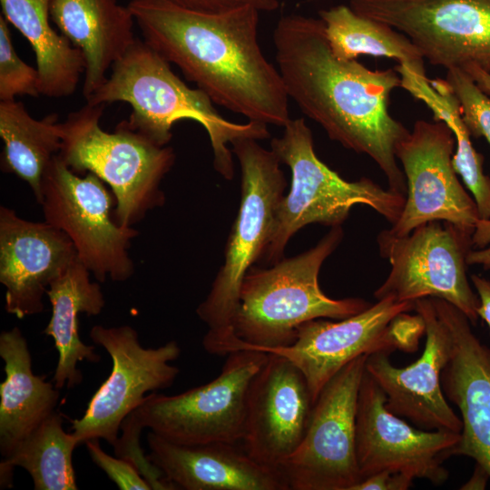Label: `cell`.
Here are the masks:
<instances>
[{"instance_id": "1", "label": "cell", "mask_w": 490, "mask_h": 490, "mask_svg": "<svg viewBox=\"0 0 490 490\" xmlns=\"http://www.w3.org/2000/svg\"><path fill=\"white\" fill-rule=\"evenodd\" d=\"M272 39L289 98L329 139L369 156L387 177L388 189L406 196L395 148L410 132L387 109L390 93L401 87L397 70H370L356 59L336 58L319 17L283 15Z\"/></svg>"}, {"instance_id": "2", "label": "cell", "mask_w": 490, "mask_h": 490, "mask_svg": "<svg viewBox=\"0 0 490 490\" xmlns=\"http://www.w3.org/2000/svg\"><path fill=\"white\" fill-rule=\"evenodd\" d=\"M128 6L143 41L214 104L267 125L284 127L291 119L281 74L259 44L258 9L206 13L173 0H131Z\"/></svg>"}, {"instance_id": "3", "label": "cell", "mask_w": 490, "mask_h": 490, "mask_svg": "<svg viewBox=\"0 0 490 490\" xmlns=\"http://www.w3.org/2000/svg\"><path fill=\"white\" fill-rule=\"evenodd\" d=\"M170 64L147 43L136 38L86 103H129L132 113L125 124L160 146H166L171 141L172 129L177 122H197L209 136L215 170L226 180H231L234 162L229 145L241 138H269L268 125L253 121L244 123L228 121L207 94L188 86Z\"/></svg>"}, {"instance_id": "4", "label": "cell", "mask_w": 490, "mask_h": 490, "mask_svg": "<svg viewBox=\"0 0 490 490\" xmlns=\"http://www.w3.org/2000/svg\"><path fill=\"white\" fill-rule=\"evenodd\" d=\"M258 141L241 138L230 144L240 167V204L226 244L224 262L208 296L196 309L208 326L202 346L215 356L227 357L242 349L243 342L233 328L240 286L270 241L287 186L279 157Z\"/></svg>"}, {"instance_id": "5", "label": "cell", "mask_w": 490, "mask_h": 490, "mask_svg": "<svg viewBox=\"0 0 490 490\" xmlns=\"http://www.w3.org/2000/svg\"><path fill=\"white\" fill-rule=\"evenodd\" d=\"M342 239L341 226L331 227L311 249L270 268L249 270L233 319L244 349L267 352L289 346L301 324L316 318L343 319L371 305L359 298L331 299L320 289L321 266Z\"/></svg>"}, {"instance_id": "6", "label": "cell", "mask_w": 490, "mask_h": 490, "mask_svg": "<svg viewBox=\"0 0 490 490\" xmlns=\"http://www.w3.org/2000/svg\"><path fill=\"white\" fill-rule=\"evenodd\" d=\"M271 150L291 172L290 189L279 206L270 241L260 262L273 265L284 257L290 238L309 224L341 226L356 205L376 211L392 225L398 220L406 196L384 189L368 178L348 181L317 156L311 130L302 118L290 119Z\"/></svg>"}, {"instance_id": "7", "label": "cell", "mask_w": 490, "mask_h": 490, "mask_svg": "<svg viewBox=\"0 0 490 490\" xmlns=\"http://www.w3.org/2000/svg\"><path fill=\"white\" fill-rule=\"evenodd\" d=\"M105 105L87 103L62 122L58 153L75 173L93 172L111 188L115 221L133 227L147 212L165 201L160 185L171 171L175 154L129 128L124 121L113 132L100 125Z\"/></svg>"}, {"instance_id": "8", "label": "cell", "mask_w": 490, "mask_h": 490, "mask_svg": "<svg viewBox=\"0 0 490 490\" xmlns=\"http://www.w3.org/2000/svg\"><path fill=\"white\" fill-rule=\"evenodd\" d=\"M268 353L241 349L230 353L213 380L183 393L151 392L122 422L121 429L141 434L149 428L180 445L240 443L250 382Z\"/></svg>"}, {"instance_id": "9", "label": "cell", "mask_w": 490, "mask_h": 490, "mask_svg": "<svg viewBox=\"0 0 490 490\" xmlns=\"http://www.w3.org/2000/svg\"><path fill=\"white\" fill-rule=\"evenodd\" d=\"M414 308L415 301L386 298L338 321L312 319L298 328L291 345L266 353L285 357L302 372L314 404L325 385L358 357L416 351L425 323L418 314H407Z\"/></svg>"}, {"instance_id": "10", "label": "cell", "mask_w": 490, "mask_h": 490, "mask_svg": "<svg viewBox=\"0 0 490 490\" xmlns=\"http://www.w3.org/2000/svg\"><path fill=\"white\" fill-rule=\"evenodd\" d=\"M94 173L80 177L56 154L42 182L44 221L63 230L72 240L78 260L99 282L107 278L123 282L134 273L129 255L133 227L119 225L111 210L116 201Z\"/></svg>"}, {"instance_id": "11", "label": "cell", "mask_w": 490, "mask_h": 490, "mask_svg": "<svg viewBox=\"0 0 490 490\" xmlns=\"http://www.w3.org/2000/svg\"><path fill=\"white\" fill-rule=\"evenodd\" d=\"M377 241L381 257L390 264L387 279L374 292L377 300L438 298L460 309L471 323H476L479 298L466 276V255L473 245L471 233L450 222L434 220L401 237L383 230Z\"/></svg>"}, {"instance_id": "12", "label": "cell", "mask_w": 490, "mask_h": 490, "mask_svg": "<svg viewBox=\"0 0 490 490\" xmlns=\"http://www.w3.org/2000/svg\"><path fill=\"white\" fill-rule=\"evenodd\" d=\"M367 357L348 363L320 391L300 444L279 469L288 490H351L361 480L356 414Z\"/></svg>"}, {"instance_id": "13", "label": "cell", "mask_w": 490, "mask_h": 490, "mask_svg": "<svg viewBox=\"0 0 490 490\" xmlns=\"http://www.w3.org/2000/svg\"><path fill=\"white\" fill-rule=\"evenodd\" d=\"M89 336L109 354L112 369L83 416L72 421V432L80 444L103 439L114 446L123 420L140 406L146 393L173 384L180 369L170 362L180 357L181 348L175 340L158 348H144L137 331L128 325H95Z\"/></svg>"}, {"instance_id": "14", "label": "cell", "mask_w": 490, "mask_h": 490, "mask_svg": "<svg viewBox=\"0 0 490 490\" xmlns=\"http://www.w3.org/2000/svg\"><path fill=\"white\" fill-rule=\"evenodd\" d=\"M355 13L409 38L433 65L490 73V0H349Z\"/></svg>"}, {"instance_id": "15", "label": "cell", "mask_w": 490, "mask_h": 490, "mask_svg": "<svg viewBox=\"0 0 490 490\" xmlns=\"http://www.w3.org/2000/svg\"><path fill=\"white\" fill-rule=\"evenodd\" d=\"M455 137L440 121L417 120L395 154L407 181L403 211L388 231L397 237L434 220L450 222L473 235L479 213L453 167Z\"/></svg>"}, {"instance_id": "16", "label": "cell", "mask_w": 490, "mask_h": 490, "mask_svg": "<svg viewBox=\"0 0 490 490\" xmlns=\"http://www.w3.org/2000/svg\"><path fill=\"white\" fill-rule=\"evenodd\" d=\"M460 439V433L421 429L389 411L384 392L365 370L356 414V452L361 480L391 470L439 485L449 475L443 464L454 456Z\"/></svg>"}, {"instance_id": "17", "label": "cell", "mask_w": 490, "mask_h": 490, "mask_svg": "<svg viewBox=\"0 0 490 490\" xmlns=\"http://www.w3.org/2000/svg\"><path fill=\"white\" fill-rule=\"evenodd\" d=\"M414 310L425 323L426 341L420 358L406 368H397L389 354L375 353L367 357L365 370L382 389L386 407L395 415L421 429L461 433V418L441 387V374L452 349L450 330L432 298L415 300Z\"/></svg>"}, {"instance_id": "18", "label": "cell", "mask_w": 490, "mask_h": 490, "mask_svg": "<svg viewBox=\"0 0 490 490\" xmlns=\"http://www.w3.org/2000/svg\"><path fill=\"white\" fill-rule=\"evenodd\" d=\"M313 405L302 372L285 357L268 353L249 387L242 447L279 470L300 444Z\"/></svg>"}, {"instance_id": "19", "label": "cell", "mask_w": 490, "mask_h": 490, "mask_svg": "<svg viewBox=\"0 0 490 490\" xmlns=\"http://www.w3.org/2000/svg\"><path fill=\"white\" fill-rule=\"evenodd\" d=\"M77 259L63 230L0 207V282L7 313L18 318L41 313L49 285Z\"/></svg>"}, {"instance_id": "20", "label": "cell", "mask_w": 490, "mask_h": 490, "mask_svg": "<svg viewBox=\"0 0 490 490\" xmlns=\"http://www.w3.org/2000/svg\"><path fill=\"white\" fill-rule=\"evenodd\" d=\"M432 300L452 336L441 387L446 398L457 407L462 421L454 456L473 458L490 477V348L474 334L460 309L442 299Z\"/></svg>"}, {"instance_id": "21", "label": "cell", "mask_w": 490, "mask_h": 490, "mask_svg": "<svg viewBox=\"0 0 490 490\" xmlns=\"http://www.w3.org/2000/svg\"><path fill=\"white\" fill-rule=\"evenodd\" d=\"M148 460L174 489L288 490L277 469L260 465L240 443L180 445L150 431Z\"/></svg>"}, {"instance_id": "22", "label": "cell", "mask_w": 490, "mask_h": 490, "mask_svg": "<svg viewBox=\"0 0 490 490\" xmlns=\"http://www.w3.org/2000/svg\"><path fill=\"white\" fill-rule=\"evenodd\" d=\"M51 20L84 60L83 95L87 100L134 43V17L117 0H52Z\"/></svg>"}, {"instance_id": "23", "label": "cell", "mask_w": 490, "mask_h": 490, "mask_svg": "<svg viewBox=\"0 0 490 490\" xmlns=\"http://www.w3.org/2000/svg\"><path fill=\"white\" fill-rule=\"evenodd\" d=\"M0 357L5 374L0 384V452L5 459L56 411L60 393L34 374L28 344L19 328L1 332Z\"/></svg>"}, {"instance_id": "24", "label": "cell", "mask_w": 490, "mask_h": 490, "mask_svg": "<svg viewBox=\"0 0 490 490\" xmlns=\"http://www.w3.org/2000/svg\"><path fill=\"white\" fill-rule=\"evenodd\" d=\"M46 295L52 315L44 333L54 339L58 351V362L54 374L56 388L79 385L83 376L77 365L88 360L96 363L99 355L94 346L84 344L79 336V314H100L105 299L97 282L91 280V272L77 259L58 278L51 282Z\"/></svg>"}, {"instance_id": "25", "label": "cell", "mask_w": 490, "mask_h": 490, "mask_svg": "<svg viewBox=\"0 0 490 490\" xmlns=\"http://www.w3.org/2000/svg\"><path fill=\"white\" fill-rule=\"evenodd\" d=\"M52 0H0L2 15L30 43L39 74L38 89L51 98L74 93L84 73L80 49L51 25Z\"/></svg>"}, {"instance_id": "26", "label": "cell", "mask_w": 490, "mask_h": 490, "mask_svg": "<svg viewBox=\"0 0 490 490\" xmlns=\"http://www.w3.org/2000/svg\"><path fill=\"white\" fill-rule=\"evenodd\" d=\"M0 136L3 170L27 182L39 202L44 174L62 146L63 127L57 114L37 120L23 103L1 101Z\"/></svg>"}, {"instance_id": "27", "label": "cell", "mask_w": 490, "mask_h": 490, "mask_svg": "<svg viewBox=\"0 0 490 490\" xmlns=\"http://www.w3.org/2000/svg\"><path fill=\"white\" fill-rule=\"evenodd\" d=\"M333 55L354 60L360 55L387 57L419 76H426L424 58L407 36L388 24L338 5L318 11Z\"/></svg>"}, {"instance_id": "28", "label": "cell", "mask_w": 490, "mask_h": 490, "mask_svg": "<svg viewBox=\"0 0 490 490\" xmlns=\"http://www.w3.org/2000/svg\"><path fill=\"white\" fill-rule=\"evenodd\" d=\"M396 70L401 78V87L432 111L434 121L444 122L451 129L456 141L453 167L473 194L480 219H490V177L483 172L484 157L472 144L470 132L462 119L459 102L447 83L416 75L400 64Z\"/></svg>"}, {"instance_id": "29", "label": "cell", "mask_w": 490, "mask_h": 490, "mask_svg": "<svg viewBox=\"0 0 490 490\" xmlns=\"http://www.w3.org/2000/svg\"><path fill=\"white\" fill-rule=\"evenodd\" d=\"M57 411L50 415L1 462L2 468H24L35 490H76L73 452L80 444L74 433L63 427Z\"/></svg>"}, {"instance_id": "30", "label": "cell", "mask_w": 490, "mask_h": 490, "mask_svg": "<svg viewBox=\"0 0 490 490\" xmlns=\"http://www.w3.org/2000/svg\"><path fill=\"white\" fill-rule=\"evenodd\" d=\"M7 20L0 15V101L15 100L16 95L37 97V69L25 64L16 54Z\"/></svg>"}, {"instance_id": "31", "label": "cell", "mask_w": 490, "mask_h": 490, "mask_svg": "<svg viewBox=\"0 0 490 490\" xmlns=\"http://www.w3.org/2000/svg\"><path fill=\"white\" fill-rule=\"evenodd\" d=\"M446 82L460 104L461 115L470 135L485 137L490 145V97L459 67L446 70Z\"/></svg>"}, {"instance_id": "32", "label": "cell", "mask_w": 490, "mask_h": 490, "mask_svg": "<svg viewBox=\"0 0 490 490\" xmlns=\"http://www.w3.org/2000/svg\"><path fill=\"white\" fill-rule=\"evenodd\" d=\"M86 449L92 461L122 490H151L149 482L130 461L122 457H113L105 453L99 439L87 440Z\"/></svg>"}, {"instance_id": "33", "label": "cell", "mask_w": 490, "mask_h": 490, "mask_svg": "<svg viewBox=\"0 0 490 490\" xmlns=\"http://www.w3.org/2000/svg\"><path fill=\"white\" fill-rule=\"evenodd\" d=\"M191 10L206 13H222L245 6L260 12H272L279 7V0H173Z\"/></svg>"}, {"instance_id": "34", "label": "cell", "mask_w": 490, "mask_h": 490, "mask_svg": "<svg viewBox=\"0 0 490 490\" xmlns=\"http://www.w3.org/2000/svg\"><path fill=\"white\" fill-rule=\"evenodd\" d=\"M413 481L402 473L383 470L363 478L351 490H407Z\"/></svg>"}, {"instance_id": "35", "label": "cell", "mask_w": 490, "mask_h": 490, "mask_svg": "<svg viewBox=\"0 0 490 490\" xmlns=\"http://www.w3.org/2000/svg\"><path fill=\"white\" fill-rule=\"evenodd\" d=\"M472 244L480 248L469 250L466 255L467 265H481L485 270H490V219L476 222L472 235Z\"/></svg>"}, {"instance_id": "36", "label": "cell", "mask_w": 490, "mask_h": 490, "mask_svg": "<svg viewBox=\"0 0 490 490\" xmlns=\"http://www.w3.org/2000/svg\"><path fill=\"white\" fill-rule=\"evenodd\" d=\"M471 280L479 298L478 317L486 322L490 329V280L478 275H472Z\"/></svg>"}, {"instance_id": "37", "label": "cell", "mask_w": 490, "mask_h": 490, "mask_svg": "<svg viewBox=\"0 0 490 490\" xmlns=\"http://www.w3.org/2000/svg\"><path fill=\"white\" fill-rule=\"evenodd\" d=\"M475 81L477 86L487 95L490 96V73L482 69L480 66L470 64L462 68Z\"/></svg>"}, {"instance_id": "38", "label": "cell", "mask_w": 490, "mask_h": 490, "mask_svg": "<svg viewBox=\"0 0 490 490\" xmlns=\"http://www.w3.org/2000/svg\"><path fill=\"white\" fill-rule=\"evenodd\" d=\"M490 477L486 471L475 464L474 472L469 480L460 487L463 490H484L486 488Z\"/></svg>"}]
</instances>
